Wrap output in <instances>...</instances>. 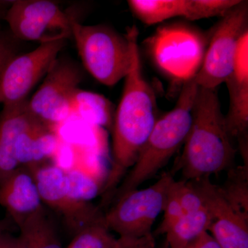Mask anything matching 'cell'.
<instances>
[{
    "instance_id": "obj_28",
    "label": "cell",
    "mask_w": 248,
    "mask_h": 248,
    "mask_svg": "<svg viewBox=\"0 0 248 248\" xmlns=\"http://www.w3.org/2000/svg\"><path fill=\"white\" fill-rule=\"evenodd\" d=\"M0 248H21L18 238L10 232L0 235Z\"/></svg>"
},
{
    "instance_id": "obj_12",
    "label": "cell",
    "mask_w": 248,
    "mask_h": 248,
    "mask_svg": "<svg viewBox=\"0 0 248 248\" xmlns=\"http://www.w3.org/2000/svg\"><path fill=\"white\" fill-rule=\"evenodd\" d=\"M195 181L210 215L208 232L221 248H248V215L235 210L209 177Z\"/></svg>"
},
{
    "instance_id": "obj_16",
    "label": "cell",
    "mask_w": 248,
    "mask_h": 248,
    "mask_svg": "<svg viewBox=\"0 0 248 248\" xmlns=\"http://www.w3.org/2000/svg\"><path fill=\"white\" fill-rule=\"evenodd\" d=\"M60 142L58 130L36 121L18 138L16 156L19 167L31 168L53 159Z\"/></svg>"
},
{
    "instance_id": "obj_2",
    "label": "cell",
    "mask_w": 248,
    "mask_h": 248,
    "mask_svg": "<svg viewBox=\"0 0 248 248\" xmlns=\"http://www.w3.org/2000/svg\"><path fill=\"white\" fill-rule=\"evenodd\" d=\"M175 169L184 180L210 177L232 168L236 155L227 130L217 89L198 86L192 107V125Z\"/></svg>"
},
{
    "instance_id": "obj_23",
    "label": "cell",
    "mask_w": 248,
    "mask_h": 248,
    "mask_svg": "<svg viewBox=\"0 0 248 248\" xmlns=\"http://www.w3.org/2000/svg\"><path fill=\"white\" fill-rule=\"evenodd\" d=\"M115 239L104 225L102 217L77 233L67 248H107Z\"/></svg>"
},
{
    "instance_id": "obj_4",
    "label": "cell",
    "mask_w": 248,
    "mask_h": 248,
    "mask_svg": "<svg viewBox=\"0 0 248 248\" xmlns=\"http://www.w3.org/2000/svg\"><path fill=\"white\" fill-rule=\"evenodd\" d=\"M210 33L184 23L161 26L148 39L147 48L156 67L182 85L200 71Z\"/></svg>"
},
{
    "instance_id": "obj_21",
    "label": "cell",
    "mask_w": 248,
    "mask_h": 248,
    "mask_svg": "<svg viewBox=\"0 0 248 248\" xmlns=\"http://www.w3.org/2000/svg\"><path fill=\"white\" fill-rule=\"evenodd\" d=\"M210 215L206 208L182 217L166 232L167 248H186L208 232Z\"/></svg>"
},
{
    "instance_id": "obj_1",
    "label": "cell",
    "mask_w": 248,
    "mask_h": 248,
    "mask_svg": "<svg viewBox=\"0 0 248 248\" xmlns=\"http://www.w3.org/2000/svg\"><path fill=\"white\" fill-rule=\"evenodd\" d=\"M125 35L130 42L131 63L114 115L112 167L104 186L105 194L114 188L129 168L133 167L159 118L156 96L142 71L138 27L127 28Z\"/></svg>"
},
{
    "instance_id": "obj_24",
    "label": "cell",
    "mask_w": 248,
    "mask_h": 248,
    "mask_svg": "<svg viewBox=\"0 0 248 248\" xmlns=\"http://www.w3.org/2000/svg\"><path fill=\"white\" fill-rule=\"evenodd\" d=\"M181 183V181L175 180L170 187L163 210L164 218L156 231V234H166L184 217L180 201Z\"/></svg>"
},
{
    "instance_id": "obj_3",
    "label": "cell",
    "mask_w": 248,
    "mask_h": 248,
    "mask_svg": "<svg viewBox=\"0 0 248 248\" xmlns=\"http://www.w3.org/2000/svg\"><path fill=\"white\" fill-rule=\"evenodd\" d=\"M197 89L194 79L183 84L175 107L158 118L135 164L116 190L115 200L154 177L184 144L192 125Z\"/></svg>"
},
{
    "instance_id": "obj_15",
    "label": "cell",
    "mask_w": 248,
    "mask_h": 248,
    "mask_svg": "<svg viewBox=\"0 0 248 248\" xmlns=\"http://www.w3.org/2000/svg\"><path fill=\"white\" fill-rule=\"evenodd\" d=\"M27 102L5 106L0 113V184L19 167L16 156L18 138L37 121L28 110Z\"/></svg>"
},
{
    "instance_id": "obj_27",
    "label": "cell",
    "mask_w": 248,
    "mask_h": 248,
    "mask_svg": "<svg viewBox=\"0 0 248 248\" xmlns=\"http://www.w3.org/2000/svg\"><path fill=\"white\" fill-rule=\"evenodd\" d=\"M186 248H221L212 235L205 232Z\"/></svg>"
},
{
    "instance_id": "obj_25",
    "label": "cell",
    "mask_w": 248,
    "mask_h": 248,
    "mask_svg": "<svg viewBox=\"0 0 248 248\" xmlns=\"http://www.w3.org/2000/svg\"><path fill=\"white\" fill-rule=\"evenodd\" d=\"M12 35L0 31V76L5 67L17 55V45Z\"/></svg>"
},
{
    "instance_id": "obj_17",
    "label": "cell",
    "mask_w": 248,
    "mask_h": 248,
    "mask_svg": "<svg viewBox=\"0 0 248 248\" xmlns=\"http://www.w3.org/2000/svg\"><path fill=\"white\" fill-rule=\"evenodd\" d=\"M72 117L92 126L112 130L114 110L112 103L103 95L78 89L72 97Z\"/></svg>"
},
{
    "instance_id": "obj_11",
    "label": "cell",
    "mask_w": 248,
    "mask_h": 248,
    "mask_svg": "<svg viewBox=\"0 0 248 248\" xmlns=\"http://www.w3.org/2000/svg\"><path fill=\"white\" fill-rule=\"evenodd\" d=\"M28 169L33 174L44 205L58 213L75 234L102 218L104 214L97 207L69 197L65 170L58 165L45 163Z\"/></svg>"
},
{
    "instance_id": "obj_18",
    "label": "cell",
    "mask_w": 248,
    "mask_h": 248,
    "mask_svg": "<svg viewBox=\"0 0 248 248\" xmlns=\"http://www.w3.org/2000/svg\"><path fill=\"white\" fill-rule=\"evenodd\" d=\"M75 164L65 170L67 193L73 200L89 203L103 192L104 186L98 174L85 162L81 152L73 150Z\"/></svg>"
},
{
    "instance_id": "obj_6",
    "label": "cell",
    "mask_w": 248,
    "mask_h": 248,
    "mask_svg": "<svg viewBox=\"0 0 248 248\" xmlns=\"http://www.w3.org/2000/svg\"><path fill=\"white\" fill-rule=\"evenodd\" d=\"M174 181L172 172H165L150 187L122 196L104 214V225L120 236L138 238L152 234V228L164 210L168 192Z\"/></svg>"
},
{
    "instance_id": "obj_5",
    "label": "cell",
    "mask_w": 248,
    "mask_h": 248,
    "mask_svg": "<svg viewBox=\"0 0 248 248\" xmlns=\"http://www.w3.org/2000/svg\"><path fill=\"white\" fill-rule=\"evenodd\" d=\"M71 25L83 64L94 79L113 86L125 78L131 63L126 35L105 25H83L73 18Z\"/></svg>"
},
{
    "instance_id": "obj_29",
    "label": "cell",
    "mask_w": 248,
    "mask_h": 248,
    "mask_svg": "<svg viewBox=\"0 0 248 248\" xmlns=\"http://www.w3.org/2000/svg\"><path fill=\"white\" fill-rule=\"evenodd\" d=\"M16 224L9 216L0 219V235L5 232H10L13 228H16Z\"/></svg>"
},
{
    "instance_id": "obj_13",
    "label": "cell",
    "mask_w": 248,
    "mask_h": 248,
    "mask_svg": "<svg viewBox=\"0 0 248 248\" xmlns=\"http://www.w3.org/2000/svg\"><path fill=\"white\" fill-rule=\"evenodd\" d=\"M230 106L225 116L227 130L232 140L236 139L241 154H248V31L240 40L234 68L226 82Z\"/></svg>"
},
{
    "instance_id": "obj_19",
    "label": "cell",
    "mask_w": 248,
    "mask_h": 248,
    "mask_svg": "<svg viewBox=\"0 0 248 248\" xmlns=\"http://www.w3.org/2000/svg\"><path fill=\"white\" fill-rule=\"evenodd\" d=\"M18 228L21 248H62L56 226L46 208L29 217Z\"/></svg>"
},
{
    "instance_id": "obj_8",
    "label": "cell",
    "mask_w": 248,
    "mask_h": 248,
    "mask_svg": "<svg viewBox=\"0 0 248 248\" xmlns=\"http://www.w3.org/2000/svg\"><path fill=\"white\" fill-rule=\"evenodd\" d=\"M82 79V73L76 64L57 58L37 92L28 99L31 115L48 128L58 130L72 117V97Z\"/></svg>"
},
{
    "instance_id": "obj_22",
    "label": "cell",
    "mask_w": 248,
    "mask_h": 248,
    "mask_svg": "<svg viewBox=\"0 0 248 248\" xmlns=\"http://www.w3.org/2000/svg\"><path fill=\"white\" fill-rule=\"evenodd\" d=\"M218 187L222 196L232 208L248 215V165L228 170L226 182Z\"/></svg>"
},
{
    "instance_id": "obj_7",
    "label": "cell",
    "mask_w": 248,
    "mask_h": 248,
    "mask_svg": "<svg viewBox=\"0 0 248 248\" xmlns=\"http://www.w3.org/2000/svg\"><path fill=\"white\" fill-rule=\"evenodd\" d=\"M248 1H241L214 27L202 67L194 78L199 86L217 89L231 76L240 40L248 30Z\"/></svg>"
},
{
    "instance_id": "obj_10",
    "label": "cell",
    "mask_w": 248,
    "mask_h": 248,
    "mask_svg": "<svg viewBox=\"0 0 248 248\" xmlns=\"http://www.w3.org/2000/svg\"><path fill=\"white\" fill-rule=\"evenodd\" d=\"M66 42H45L32 51L15 56L0 76V104L5 107L27 100L28 94L46 76Z\"/></svg>"
},
{
    "instance_id": "obj_20",
    "label": "cell",
    "mask_w": 248,
    "mask_h": 248,
    "mask_svg": "<svg viewBox=\"0 0 248 248\" xmlns=\"http://www.w3.org/2000/svg\"><path fill=\"white\" fill-rule=\"evenodd\" d=\"M129 7L146 25L159 24L174 17H187V0H130Z\"/></svg>"
},
{
    "instance_id": "obj_14",
    "label": "cell",
    "mask_w": 248,
    "mask_h": 248,
    "mask_svg": "<svg viewBox=\"0 0 248 248\" xmlns=\"http://www.w3.org/2000/svg\"><path fill=\"white\" fill-rule=\"evenodd\" d=\"M0 205L17 228L45 208L30 169L20 166L0 184Z\"/></svg>"
},
{
    "instance_id": "obj_9",
    "label": "cell",
    "mask_w": 248,
    "mask_h": 248,
    "mask_svg": "<svg viewBox=\"0 0 248 248\" xmlns=\"http://www.w3.org/2000/svg\"><path fill=\"white\" fill-rule=\"evenodd\" d=\"M4 19L16 40L40 44L72 36V19L58 4L47 0L13 1Z\"/></svg>"
},
{
    "instance_id": "obj_26",
    "label": "cell",
    "mask_w": 248,
    "mask_h": 248,
    "mask_svg": "<svg viewBox=\"0 0 248 248\" xmlns=\"http://www.w3.org/2000/svg\"><path fill=\"white\" fill-rule=\"evenodd\" d=\"M107 248H156L153 234L141 237L120 236Z\"/></svg>"
},
{
    "instance_id": "obj_30",
    "label": "cell",
    "mask_w": 248,
    "mask_h": 248,
    "mask_svg": "<svg viewBox=\"0 0 248 248\" xmlns=\"http://www.w3.org/2000/svg\"><path fill=\"white\" fill-rule=\"evenodd\" d=\"M12 1H0V17H4Z\"/></svg>"
}]
</instances>
